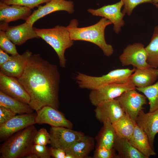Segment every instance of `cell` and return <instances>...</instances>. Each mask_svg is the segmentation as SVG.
Instances as JSON below:
<instances>
[{"instance_id": "obj_1", "label": "cell", "mask_w": 158, "mask_h": 158, "mask_svg": "<svg viewBox=\"0 0 158 158\" xmlns=\"http://www.w3.org/2000/svg\"><path fill=\"white\" fill-rule=\"evenodd\" d=\"M18 79L29 95L28 104L34 110L37 112L45 106L58 109L60 76L57 65L39 54H32Z\"/></svg>"}, {"instance_id": "obj_2", "label": "cell", "mask_w": 158, "mask_h": 158, "mask_svg": "<svg viewBox=\"0 0 158 158\" xmlns=\"http://www.w3.org/2000/svg\"><path fill=\"white\" fill-rule=\"evenodd\" d=\"M112 24L109 20L102 17L96 24L87 27L78 28L76 19L71 20L66 27L73 41L81 40L90 42L99 47L104 55L109 57L114 52L112 46L107 43L105 38V30L107 26Z\"/></svg>"}, {"instance_id": "obj_3", "label": "cell", "mask_w": 158, "mask_h": 158, "mask_svg": "<svg viewBox=\"0 0 158 158\" xmlns=\"http://www.w3.org/2000/svg\"><path fill=\"white\" fill-rule=\"evenodd\" d=\"M37 130L34 125L12 135L0 147V158L24 157L31 152Z\"/></svg>"}, {"instance_id": "obj_4", "label": "cell", "mask_w": 158, "mask_h": 158, "mask_svg": "<svg viewBox=\"0 0 158 158\" xmlns=\"http://www.w3.org/2000/svg\"><path fill=\"white\" fill-rule=\"evenodd\" d=\"M34 29L38 37L54 49L58 57L60 66L65 68L66 61L65 51L73 45L74 41L67 27L57 25L51 28H34Z\"/></svg>"}, {"instance_id": "obj_5", "label": "cell", "mask_w": 158, "mask_h": 158, "mask_svg": "<svg viewBox=\"0 0 158 158\" xmlns=\"http://www.w3.org/2000/svg\"><path fill=\"white\" fill-rule=\"evenodd\" d=\"M136 68L117 69L100 76H94L78 72L74 79L79 87L91 90L102 85L112 83H123L130 80Z\"/></svg>"}, {"instance_id": "obj_6", "label": "cell", "mask_w": 158, "mask_h": 158, "mask_svg": "<svg viewBox=\"0 0 158 158\" xmlns=\"http://www.w3.org/2000/svg\"><path fill=\"white\" fill-rule=\"evenodd\" d=\"M136 89V87L130 80L123 83L104 85L91 90L89 99L92 104L96 107L105 102L115 99L125 92Z\"/></svg>"}, {"instance_id": "obj_7", "label": "cell", "mask_w": 158, "mask_h": 158, "mask_svg": "<svg viewBox=\"0 0 158 158\" xmlns=\"http://www.w3.org/2000/svg\"><path fill=\"white\" fill-rule=\"evenodd\" d=\"M136 90L125 92L116 98L125 114L135 123L139 113L143 110V106L147 104L146 97Z\"/></svg>"}, {"instance_id": "obj_8", "label": "cell", "mask_w": 158, "mask_h": 158, "mask_svg": "<svg viewBox=\"0 0 158 158\" xmlns=\"http://www.w3.org/2000/svg\"><path fill=\"white\" fill-rule=\"evenodd\" d=\"M147 54L144 45L135 43L128 45L119 57L123 66L132 65L136 68L143 69L150 66L147 61Z\"/></svg>"}, {"instance_id": "obj_9", "label": "cell", "mask_w": 158, "mask_h": 158, "mask_svg": "<svg viewBox=\"0 0 158 158\" xmlns=\"http://www.w3.org/2000/svg\"><path fill=\"white\" fill-rule=\"evenodd\" d=\"M49 133L51 147L65 152L84 135L81 132L63 127H51Z\"/></svg>"}, {"instance_id": "obj_10", "label": "cell", "mask_w": 158, "mask_h": 158, "mask_svg": "<svg viewBox=\"0 0 158 158\" xmlns=\"http://www.w3.org/2000/svg\"><path fill=\"white\" fill-rule=\"evenodd\" d=\"M36 114L26 113L16 115L0 125V139L5 140L17 132L36 124Z\"/></svg>"}, {"instance_id": "obj_11", "label": "cell", "mask_w": 158, "mask_h": 158, "mask_svg": "<svg viewBox=\"0 0 158 158\" xmlns=\"http://www.w3.org/2000/svg\"><path fill=\"white\" fill-rule=\"evenodd\" d=\"M123 6L122 1L115 4L104 6L97 9L89 8L87 11L92 15L106 18L113 24V30L117 34L121 30L125 24L123 18L125 15L121 11Z\"/></svg>"}, {"instance_id": "obj_12", "label": "cell", "mask_w": 158, "mask_h": 158, "mask_svg": "<svg viewBox=\"0 0 158 158\" xmlns=\"http://www.w3.org/2000/svg\"><path fill=\"white\" fill-rule=\"evenodd\" d=\"M33 25L25 22L17 26H9L8 23H3L0 25V30L4 31L11 41L15 44L20 45L27 40L38 38Z\"/></svg>"}, {"instance_id": "obj_13", "label": "cell", "mask_w": 158, "mask_h": 158, "mask_svg": "<svg viewBox=\"0 0 158 158\" xmlns=\"http://www.w3.org/2000/svg\"><path fill=\"white\" fill-rule=\"evenodd\" d=\"M74 3L71 1L51 0L43 6H39L25 21L33 25L40 19L54 12L64 11L73 13L74 11Z\"/></svg>"}, {"instance_id": "obj_14", "label": "cell", "mask_w": 158, "mask_h": 158, "mask_svg": "<svg viewBox=\"0 0 158 158\" xmlns=\"http://www.w3.org/2000/svg\"><path fill=\"white\" fill-rule=\"evenodd\" d=\"M36 123L47 124L51 127H63L72 129L73 124L58 109L49 106H45L36 112Z\"/></svg>"}, {"instance_id": "obj_15", "label": "cell", "mask_w": 158, "mask_h": 158, "mask_svg": "<svg viewBox=\"0 0 158 158\" xmlns=\"http://www.w3.org/2000/svg\"><path fill=\"white\" fill-rule=\"evenodd\" d=\"M0 91L22 102L28 104L30 97L18 78L0 72Z\"/></svg>"}, {"instance_id": "obj_16", "label": "cell", "mask_w": 158, "mask_h": 158, "mask_svg": "<svg viewBox=\"0 0 158 158\" xmlns=\"http://www.w3.org/2000/svg\"><path fill=\"white\" fill-rule=\"evenodd\" d=\"M96 107L95 110L96 117L103 123L112 124L125 114L116 99L104 102Z\"/></svg>"}, {"instance_id": "obj_17", "label": "cell", "mask_w": 158, "mask_h": 158, "mask_svg": "<svg viewBox=\"0 0 158 158\" xmlns=\"http://www.w3.org/2000/svg\"><path fill=\"white\" fill-rule=\"evenodd\" d=\"M136 123L146 134L150 145L154 150V139L158 133V109L147 113L142 110L137 116Z\"/></svg>"}, {"instance_id": "obj_18", "label": "cell", "mask_w": 158, "mask_h": 158, "mask_svg": "<svg viewBox=\"0 0 158 158\" xmlns=\"http://www.w3.org/2000/svg\"><path fill=\"white\" fill-rule=\"evenodd\" d=\"M32 54L31 52L27 50L22 54L11 55V59L0 67V72L6 75L19 78Z\"/></svg>"}, {"instance_id": "obj_19", "label": "cell", "mask_w": 158, "mask_h": 158, "mask_svg": "<svg viewBox=\"0 0 158 158\" xmlns=\"http://www.w3.org/2000/svg\"><path fill=\"white\" fill-rule=\"evenodd\" d=\"M31 9L25 6L8 5L0 2V20L6 23L19 19L26 20L31 15Z\"/></svg>"}, {"instance_id": "obj_20", "label": "cell", "mask_w": 158, "mask_h": 158, "mask_svg": "<svg viewBox=\"0 0 158 158\" xmlns=\"http://www.w3.org/2000/svg\"><path fill=\"white\" fill-rule=\"evenodd\" d=\"M158 78V68L149 66L143 69L136 68L130 80L136 87H144L154 83Z\"/></svg>"}, {"instance_id": "obj_21", "label": "cell", "mask_w": 158, "mask_h": 158, "mask_svg": "<svg viewBox=\"0 0 158 158\" xmlns=\"http://www.w3.org/2000/svg\"><path fill=\"white\" fill-rule=\"evenodd\" d=\"M129 141L135 148L147 158L156 154L154 150L150 145L147 135L136 123L133 135Z\"/></svg>"}, {"instance_id": "obj_22", "label": "cell", "mask_w": 158, "mask_h": 158, "mask_svg": "<svg viewBox=\"0 0 158 158\" xmlns=\"http://www.w3.org/2000/svg\"><path fill=\"white\" fill-rule=\"evenodd\" d=\"M94 146L92 138L85 135L76 141L66 151L75 158H84L87 157Z\"/></svg>"}, {"instance_id": "obj_23", "label": "cell", "mask_w": 158, "mask_h": 158, "mask_svg": "<svg viewBox=\"0 0 158 158\" xmlns=\"http://www.w3.org/2000/svg\"><path fill=\"white\" fill-rule=\"evenodd\" d=\"M114 148L118 158H147L135 148L127 139L117 136Z\"/></svg>"}, {"instance_id": "obj_24", "label": "cell", "mask_w": 158, "mask_h": 158, "mask_svg": "<svg viewBox=\"0 0 158 158\" xmlns=\"http://www.w3.org/2000/svg\"><path fill=\"white\" fill-rule=\"evenodd\" d=\"M0 107L9 109L16 114L33 113V110L28 104L11 97L0 91Z\"/></svg>"}, {"instance_id": "obj_25", "label": "cell", "mask_w": 158, "mask_h": 158, "mask_svg": "<svg viewBox=\"0 0 158 158\" xmlns=\"http://www.w3.org/2000/svg\"><path fill=\"white\" fill-rule=\"evenodd\" d=\"M117 135L112 123H103L97 138V147H102L112 149L117 137Z\"/></svg>"}, {"instance_id": "obj_26", "label": "cell", "mask_w": 158, "mask_h": 158, "mask_svg": "<svg viewBox=\"0 0 158 158\" xmlns=\"http://www.w3.org/2000/svg\"><path fill=\"white\" fill-rule=\"evenodd\" d=\"M135 124L128 116L125 114L112 124L118 136L129 140L133 135Z\"/></svg>"}, {"instance_id": "obj_27", "label": "cell", "mask_w": 158, "mask_h": 158, "mask_svg": "<svg viewBox=\"0 0 158 158\" xmlns=\"http://www.w3.org/2000/svg\"><path fill=\"white\" fill-rule=\"evenodd\" d=\"M145 49L148 63L150 66L158 68V25L154 28L151 41Z\"/></svg>"}, {"instance_id": "obj_28", "label": "cell", "mask_w": 158, "mask_h": 158, "mask_svg": "<svg viewBox=\"0 0 158 158\" xmlns=\"http://www.w3.org/2000/svg\"><path fill=\"white\" fill-rule=\"evenodd\" d=\"M136 89L142 93L148 100L149 112H152L158 109V81L148 87L138 88Z\"/></svg>"}, {"instance_id": "obj_29", "label": "cell", "mask_w": 158, "mask_h": 158, "mask_svg": "<svg viewBox=\"0 0 158 158\" xmlns=\"http://www.w3.org/2000/svg\"><path fill=\"white\" fill-rule=\"evenodd\" d=\"M15 45L8 37L5 32L0 30V49L11 55H16L19 54Z\"/></svg>"}, {"instance_id": "obj_30", "label": "cell", "mask_w": 158, "mask_h": 158, "mask_svg": "<svg viewBox=\"0 0 158 158\" xmlns=\"http://www.w3.org/2000/svg\"><path fill=\"white\" fill-rule=\"evenodd\" d=\"M51 0H1L0 2L8 5H16L31 8L38 7L40 5Z\"/></svg>"}, {"instance_id": "obj_31", "label": "cell", "mask_w": 158, "mask_h": 158, "mask_svg": "<svg viewBox=\"0 0 158 158\" xmlns=\"http://www.w3.org/2000/svg\"><path fill=\"white\" fill-rule=\"evenodd\" d=\"M34 144L46 145L50 144V137L49 133L47 129L42 128L37 131L34 139Z\"/></svg>"}, {"instance_id": "obj_32", "label": "cell", "mask_w": 158, "mask_h": 158, "mask_svg": "<svg viewBox=\"0 0 158 158\" xmlns=\"http://www.w3.org/2000/svg\"><path fill=\"white\" fill-rule=\"evenodd\" d=\"M124 8L122 12L125 15L126 14L130 16L134 9L138 5L146 3H152V0H122Z\"/></svg>"}, {"instance_id": "obj_33", "label": "cell", "mask_w": 158, "mask_h": 158, "mask_svg": "<svg viewBox=\"0 0 158 158\" xmlns=\"http://www.w3.org/2000/svg\"><path fill=\"white\" fill-rule=\"evenodd\" d=\"M114 148L110 149L102 147H97L93 157L95 158H117Z\"/></svg>"}, {"instance_id": "obj_34", "label": "cell", "mask_w": 158, "mask_h": 158, "mask_svg": "<svg viewBox=\"0 0 158 158\" xmlns=\"http://www.w3.org/2000/svg\"><path fill=\"white\" fill-rule=\"evenodd\" d=\"M31 152L36 154L39 158H50L51 157L50 149L46 145L34 144Z\"/></svg>"}, {"instance_id": "obj_35", "label": "cell", "mask_w": 158, "mask_h": 158, "mask_svg": "<svg viewBox=\"0 0 158 158\" xmlns=\"http://www.w3.org/2000/svg\"><path fill=\"white\" fill-rule=\"evenodd\" d=\"M16 115V113L11 110L0 107V125L8 121Z\"/></svg>"}, {"instance_id": "obj_36", "label": "cell", "mask_w": 158, "mask_h": 158, "mask_svg": "<svg viewBox=\"0 0 158 158\" xmlns=\"http://www.w3.org/2000/svg\"><path fill=\"white\" fill-rule=\"evenodd\" d=\"M49 149L51 157L55 158H65L66 153L64 150L52 147Z\"/></svg>"}, {"instance_id": "obj_37", "label": "cell", "mask_w": 158, "mask_h": 158, "mask_svg": "<svg viewBox=\"0 0 158 158\" xmlns=\"http://www.w3.org/2000/svg\"><path fill=\"white\" fill-rule=\"evenodd\" d=\"M11 58V56H9L7 53L0 49V67L10 60Z\"/></svg>"}, {"instance_id": "obj_38", "label": "cell", "mask_w": 158, "mask_h": 158, "mask_svg": "<svg viewBox=\"0 0 158 158\" xmlns=\"http://www.w3.org/2000/svg\"><path fill=\"white\" fill-rule=\"evenodd\" d=\"M26 158H39L37 156L35 153L31 152L25 157Z\"/></svg>"}, {"instance_id": "obj_39", "label": "cell", "mask_w": 158, "mask_h": 158, "mask_svg": "<svg viewBox=\"0 0 158 158\" xmlns=\"http://www.w3.org/2000/svg\"><path fill=\"white\" fill-rule=\"evenodd\" d=\"M65 158H75V157L72 154L66 153Z\"/></svg>"}, {"instance_id": "obj_40", "label": "cell", "mask_w": 158, "mask_h": 158, "mask_svg": "<svg viewBox=\"0 0 158 158\" xmlns=\"http://www.w3.org/2000/svg\"><path fill=\"white\" fill-rule=\"evenodd\" d=\"M152 3L153 4L158 3V0H152Z\"/></svg>"}, {"instance_id": "obj_41", "label": "cell", "mask_w": 158, "mask_h": 158, "mask_svg": "<svg viewBox=\"0 0 158 158\" xmlns=\"http://www.w3.org/2000/svg\"><path fill=\"white\" fill-rule=\"evenodd\" d=\"M154 5L156 6L157 8H158V3L154 4Z\"/></svg>"}, {"instance_id": "obj_42", "label": "cell", "mask_w": 158, "mask_h": 158, "mask_svg": "<svg viewBox=\"0 0 158 158\" xmlns=\"http://www.w3.org/2000/svg\"></svg>"}]
</instances>
